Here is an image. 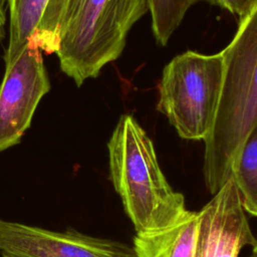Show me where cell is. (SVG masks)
<instances>
[{
  "instance_id": "1",
  "label": "cell",
  "mask_w": 257,
  "mask_h": 257,
  "mask_svg": "<svg viewBox=\"0 0 257 257\" xmlns=\"http://www.w3.org/2000/svg\"><path fill=\"white\" fill-rule=\"evenodd\" d=\"M224 75L213 127L204 140V180L215 195L232 177L246 137L257 122V8L222 50Z\"/></svg>"
},
{
  "instance_id": "2",
  "label": "cell",
  "mask_w": 257,
  "mask_h": 257,
  "mask_svg": "<svg viewBox=\"0 0 257 257\" xmlns=\"http://www.w3.org/2000/svg\"><path fill=\"white\" fill-rule=\"evenodd\" d=\"M107 149L112 186L137 234L163 230L186 213L184 196L168 183L152 140L134 116L119 117Z\"/></svg>"
},
{
  "instance_id": "3",
  "label": "cell",
  "mask_w": 257,
  "mask_h": 257,
  "mask_svg": "<svg viewBox=\"0 0 257 257\" xmlns=\"http://www.w3.org/2000/svg\"><path fill=\"white\" fill-rule=\"evenodd\" d=\"M147 11V0H68L55 52L61 71L77 86L97 77L120 56L128 31Z\"/></svg>"
},
{
  "instance_id": "4",
  "label": "cell",
  "mask_w": 257,
  "mask_h": 257,
  "mask_svg": "<svg viewBox=\"0 0 257 257\" xmlns=\"http://www.w3.org/2000/svg\"><path fill=\"white\" fill-rule=\"evenodd\" d=\"M224 75L223 53L188 50L163 69L157 109L185 140H205L217 114Z\"/></svg>"
},
{
  "instance_id": "5",
  "label": "cell",
  "mask_w": 257,
  "mask_h": 257,
  "mask_svg": "<svg viewBox=\"0 0 257 257\" xmlns=\"http://www.w3.org/2000/svg\"><path fill=\"white\" fill-rule=\"evenodd\" d=\"M50 90L42 51L31 44L5 64L0 84V152L20 143L35 109Z\"/></svg>"
},
{
  "instance_id": "6",
  "label": "cell",
  "mask_w": 257,
  "mask_h": 257,
  "mask_svg": "<svg viewBox=\"0 0 257 257\" xmlns=\"http://www.w3.org/2000/svg\"><path fill=\"white\" fill-rule=\"evenodd\" d=\"M2 257H138L133 246L83 234L71 227L51 231L0 219Z\"/></svg>"
},
{
  "instance_id": "7",
  "label": "cell",
  "mask_w": 257,
  "mask_h": 257,
  "mask_svg": "<svg viewBox=\"0 0 257 257\" xmlns=\"http://www.w3.org/2000/svg\"><path fill=\"white\" fill-rule=\"evenodd\" d=\"M256 240L231 177L199 211L194 257H239Z\"/></svg>"
},
{
  "instance_id": "8",
  "label": "cell",
  "mask_w": 257,
  "mask_h": 257,
  "mask_svg": "<svg viewBox=\"0 0 257 257\" xmlns=\"http://www.w3.org/2000/svg\"><path fill=\"white\" fill-rule=\"evenodd\" d=\"M9 10V40L5 64L14 61L31 44L46 54L58 48L61 19L68 0H2Z\"/></svg>"
},
{
  "instance_id": "9",
  "label": "cell",
  "mask_w": 257,
  "mask_h": 257,
  "mask_svg": "<svg viewBox=\"0 0 257 257\" xmlns=\"http://www.w3.org/2000/svg\"><path fill=\"white\" fill-rule=\"evenodd\" d=\"M199 212L189 211L163 230L136 234L134 249L138 257H194Z\"/></svg>"
},
{
  "instance_id": "10",
  "label": "cell",
  "mask_w": 257,
  "mask_h": 257,
  "mask_svg": "<svg viewBox=\"0 0 257 257\" xmlns=\"http://www.w3.org/2000/svg\"><path fill=\"white\" fill-rule=\"evenodd\" d=\"M232 177L245 212L257 216V122L240 148Z\"/></svg>"
},
{
  "instance_id": "11",
  "label": "cell",
  "mask_w": 257,
  "mask_h": 257,
  "mask_svg": "<svg viewBox=\"0 0 257 257\" xmlns=\"http://www.w3.org/2000/svg\"><path fill=\"white\" fill-rule=\"evenodd\" d=\"M197 0H147L152 29L157 42L167 45L186 12Z\"/></svg>"
},
{
  "instance_id": "12",
  "label": "cell",
  "mask_w": 257,
  "mask_h": 257,
  "mask_svg": "<svg viewBox=\"0 0 257 257\" xmlns=\"http://www.w3.org/2000/svg\"><path fill=\"white\" fill-rule=\"evenodd\" d=\"M226 9L239 17V21L246 19L256 8L257 0H202Z\"/></svg>"
},
{
  "instance_id": "13",
  "label": "cell",
  "mask_w": 257,
  "mask_h": 257,
  "mask_svg": "<svg viewBox=\"0 0 257 257\" xmlns=\"http://www.w3.org/2000/svg\"><path fill=\"white\" fill-rule=\"evenodd\" d=\"M5 24H6V14L3 8V4L0 1V40L5 37Z\"/></svg>"
},
{
  "instance_id": "14",
  "label": "cell",
  "mask_w": 257,
  "mask_h": 257,
  "mask_svg": "<svg viewBox=\"0 0 257 257\" xmlns=\"http://www.w3.org/2000/svg\"><path fill=\"white\" fill-rule=\"evenodd\" d=\"M252 255H253L254 257H257V240H256V243H255V244H254V246H253Z\"/></svg>"
},
{
  "instance_id": "15",
  "label": "cell",
  "mask_w": 257,
  "mask_h": 257,
  "mask_svg": "<svg viewBox=\"0 0 257 257\" xmlns=\"http://www.w3.org/2000/svg\"><path fill=\"white\" fill-rule=\"evenodd\" d=\"M249 257H254V256H253V255H251V256H249Z\"/></svg>"
}]
</instances>
